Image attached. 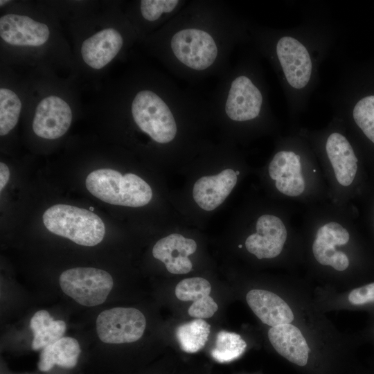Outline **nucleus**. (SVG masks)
Segmentation results:
<instances>
[{
  "label": "nucleus",
  "instance_id": "f257e3e1",
  "mask_svg": "<svg viewBox=\"0 0 374 374\" xmlns=\"http://www.w3.org/2000/svg\"><path fill=\"white\" fill-rule=\"evenodd\" d=\"M87 189L93 196L106 203L141 207L152 197L149 184L133 173L122 175L117 170L102 168L92 171L85 180Z\"/></svg>",
  "mask_w": 374,
  "mask_h": 374
},
{
  "label": "nucleus",
  "instance_id": "f03ea898",
  "mask_svg": "<svg viewBox=\"0 0 374 374\" xmlns=\"http://www.w3.org/2000/svg\"><path fill=\"white\" fill-rule=\"evenodd\" d=\"M42 220L50 232L82 246L97 245L105 233V224L98 215L71 205L58 204L51 206L44 213Z\"/></svg>",
  "mask_w": 374,
  "mask_h": 374
},
{
  "label": "nucleus",
  "instance_id": "7ed1b4c3",
  "mask_svg": "<svg viewBox=\"0 0 374 374\" xmlns=\"http://www.w3.org/2000/svg\"><path fill=\"white\" fill-rule=\"evenodd\" d=\"M132 114L139 127L159 143L174 139L177 125L168 105L155 93L139 91L132 104Z\"/></svg>",
  "mask_w": 374,
  "mask_h": 374
},
{
  "label": "nucleus",
  "instance_id": "20e7f679",
  "mask_svg": "<svg viewBox=\"0 0 374 374\" xmlns=\"http://www.w3.org/2000/svg\"><path fill=\"white\" fill-rule=\"evenodd\" d=\"M62 292L78 303L93 307L103 303L114 286L112 276L93 267H75L64 271L59 278Z\"/></svg>",
  "mask_w": 374,
  "mask_h": 374
},
{
  "label": "nucleus",
  "instance_id": "39448f33",
  "mask_svg": "<svg viewBox=\"0 0 374 374\" xmlns=\"http://www.w3.org/2000/svg\"><path fill=\"white\" fill-rule=\"evenodd\" d=\"M96 323L103 342L119 344L138 341L145 331L146 319L138 309L118 307L101 312Z\"/></svg>",
  "mask_w": 374,
  "mask_h": 374
},
{
  "label": "nucleus",
  "instance_id": "423d86ee",
  "mask_svg": "<svg viewBox=\"0 0 374 374\" xmlns=\"http://www.w3.org/2000/svg\"><path fill=\"white\" fill-rule=\"evenodd\" d=\"M171 48L181 62L195 70L206 69L217 55L213 37L199 29L188 28L177 32L171 39Z\"/></svg>",
  "mask_w": 374,
  "mask_h": 374
},
{
  "label": "nucleus",
  "instance_id": "0eeeda50",
  "mask_svg": "<svg viewBox=\"0 0 374 374\" xmlns=\"http://www.w3.org/2000/svg\"><path fill=\"white\" fill-rule=\"evenodd\" d=\"M256 229V232L246 239L247 251L258 259L277 257L287 236L283 221L274 215L264 214L257 220Z\"/></svg>",
  "mask_w": 374,
  "mask_h": 374
},
{
  "label": "nucleus",
  "instance_id": "6e6552de",
  "mask_svg": "<svg viewBox=\"0 0 374 374\" xmlns=\"http://www.w3.org/2000/svg\"><path fill=\"white\" fill-rule=\"evenodd\" d=\"M71 121L72 112L67 103L58 96H51L37 106L32 126L37 136L55 139L67 132Z\"/></svg>",
  "mask_w": 374,
  "mask_h": 374
},
{
  "label": "nucleus",
  "instance_id": "1a4fd4ad",
  "mask_svg": "<svg viewBox=\"0 0 374 374\" xmlns=\"http://www.w3.org/2000/svg\"><path fill=\"white\" fill-rule=\"evenodd\" d=\"M276 53L288 83L302 89L308 83L312 62L306 48L292 37H283L277 43Z\"/></svg>",
  "mask_w": 374,
  "mask_h": 374
},
{
  "label": "nucleus",
  "instance_id": "9d476101",
  "mask_svg": "<svg viewBox=\"0 0 374 374\" xmlns=\"http://www.w3.org/2000/svg\"><path fill=\"white\" fill-rule=\"evenodd\" d=\"M49 34L46 24L25 15L7 14L0 19V36L11 45L41 46L47 42Z\"/></svg>",
  "mask_w": 374,
  "mask_h": 374
},
{
  "label": "nucleus",
  "instance_id": "9b49d317",
  "mask_svg": "<svg viewBox=\"0 0 374 374\" xmlns=\"http://www.w3.org/2000/svg\"><path fill=\"white\" fill-rule=\"evenodd\" d=\"M197 247L194 240L181 234L172 233L156 242L152 248V255L165 264L170 273L184 274L193 268L188 256L195 253Z\"/></svg>",
  "mask_w": 374,
  "mask_h": 374
},
{
  "label": "nucleus",
  "instance_id": "f8f14e48",
  "mask_svg": "<svg viewBox=\"0 0 374 374\" xmlns=\"http://www.w3.org/2000/svg\"><path fill=\"white\" fill-rule=\"evenodd\" d=\"M262 103V97L259 89L249 78L242 75L231 83L225 111L231 120L249 121L258 116Z\"/></svg>",
  "mask_w": 374,
  "mask_h": 374
},
{
  "label": "nucleus",
  "instance_id": "ddd939ff",
  "mask_svg": "<svg viewBox=\"0 0 374 374\" xmlns=\"http://www.w3.org/2000/svg\"><path fill=\"white\" fill-rule=\"evenodd\" d=\"M237 180L235 172L231 168L223 170L215 175L202 177L194 184L193 199L203 210L213 211L229 195Z\"/></svg>",
  "mask_w": 374,
  "mask_h": 374
},
{
  "label": "nucleus",
  "instance_id": "4468645a",
  "mask_svg": "<svg viewBox=\"0 0 374 374\" xmlns=\"http://www.w3.org/2000/svg\"><path fill=\"white\" fill-rule=\"evenodd\" d=\"M326 150L336 179L343 186H349L358 172V159L348 139L334 132L326 141Z\"/></svg>",
  "mask_w": 374,
  "mask_h": 374
},
{
  "label": "nucleus",
  "instance_id": "2eb2a0df",
  "mask_svg": "<svg viewBox=\"0 0 374 374\" xmlns=\"http://www.w3.org/2000/svg\"><path fill=\"white\" fill-rule=\"evenodd\" d=\"M210 283L201 277L187 278L178 283L175 296L183 301H193L188 310V314L196 319L213 317L218 309L217 304L210 296Z\"/></svg>",
  "mask_w": 374,
  "mask_h": 374
},
{
  "label": "nucleus",
  "instance_id": "dca6fc26",
  "mask_svg": "<svg viewBox=\"0 0 374 374\" xmlns=\"http://www.w3.org/2000/svg\"><path fill=\"white\" fill-rule=\"evenodd\" d=\"M123 43V37L116 29L102 30L83 42L82 59L91 68L100 69L115 57Z\"/></svg>",
  "mask_w": 374,
  "mask_h": 374
},
{
  "label": "nucleus",
  "instance_id": "f3484780",
  "mask_svg": "<svg viewBox=\"0 0 374 374\" xmlns=\"http://www.w3.org/2000/svg\"><path fill=\"white\" fill-rule=\"evenodd\" d=\"M247 304L260 321L269 326L290 323L294 314L287 303L276 294L252 290L246 296Z\"/></svg>",
  "mask_w": 374,
  "mask_h": 374
},
{
  "label": "nucleus",
  "instance_id": "a211bd4d",
  "mask_svg": "<svg viewBox=\"0 0 374 374\" xmlns=\"http://www.w3.org/2000/svg\"><path fill=\"white\" fill-rule=\"evenodd\" d=\"M268 338L281 356L296 365H306L310 348L297 327L290 323L271 327L268 332Z\"/></svg>",
  "mask_w": 374,
  "mask_h": 374
},
{
  "label": "nucleus",
  "instance_id": "6ab92c4d",
  "mask_svg": "<svg viewBox=\"0 0 374 374\" xmlns=\"http://www.w3.org/2000/svg\"><path fill=\"white\" fill-rule=\"evenodd\" d=\"M81 349L78 341L69 337H62L42 350L38 369L42 372L49 371L55 365L71 369L78 360Z\"/></svg>",
  "mask_w": 374,
  "mask_h": 374
},
{
  "label": "nucleus",
  "instance_id": "aec40b11",
  "mask_svg": "<svg viewBox=\"0 0 374 374\" xmlns=\"http://www.w3.org/2000/svg\"><path fill=\"white\" fill-rule=\"evenodd\" d=\"M66 327L64 321L55 320L46 310L36 312L30 321V328L33 333L32 349L42 350L55 342L62 337Z\"/></svg>",
  "mask_w": 374,
  "mask_h": 374
},
{
  "label": "nucleus",
  "instance_id": "412c9836",
  "mask_svg": "<svg viewBox=\"0 0 374 374\" xmlns=\"http://www.w3.org/2000/svg\"><path fill=\"white\" fill-rule=\"evenodd\" d=\"M211 326L202 319H195L178 326L176 338L182 350L194 353L206 344L210 334Z\"/></svg>",
  "mask_w": 374,
  "mask_h": 374
},
{
  "label": "nucleus",
  "instance_id": "4be33fe9",
  "mask_svg": "<svg viewBox=\"0 0 374 374\" xmlns=\"http://www.w3.org/2000/svg\"><path fill=\"white\" fill-rule=\"evenodd\" d=\"M246 348L247 343L240 335L222 330L216 336L215 344L211 350V356L218 362H229L241 356Z\"/></svg>",
  "mask_w": 374,
  "mask_h": 374
},
{
  "label": "nucleus",
  "instance_id": "5701e85b",
  "mask_svg": "<svg viewBox=\"0 0 374 374\" xmlns=\"http://www.w3.org/2000/svg\"><path fill=\"white\" fill-rule=\"evenodd\" d=\"M275 185L279 192L290 197H296L303 193L305 183L301 174L299 155L291 152L285 170L283 175L275 181Z\"/></svg>",
  "mask_w": 374,
  "mask_h": 374
},
{
  "label": "nucleus",
  "instance_id": "b1692460",
  "mask_svg": "<svg viewBox=\"0 0 374 374\" xmlns=\"http://www.w3.org/2000/svg\"><path fill=\"white\" fill-rule=\"evenodd\" d=\"M21 109L18 96L12 91L0 89V135L10 132L17 125Z\"/></svg>",
  "mask_w": 374,
  "mask_h": 374
},
{
  "label": "nucleus",
  "instance_id": "393cba45",
  "mask_svg": "<svg viewBox=\"0 0 374 374\" xmlns=\"http://www.w3.org/2000/svg\"><path fill=\"white\" fill-rule=\"evenodd\" d=\"M336 244L316 235L312 252L316 260L322 265H328L337 271L346 269L350 264L348 256L335 249Z\"/></svg>",
  "mask_w": 374,
  "mask_h": 374
},
{
  "label": "nucleus",
  "instance_id": "a878e982",
  "mask_svg": "<svg viewBox=\"0 0 374 374\" xmlns=\"http://www.w3.org/2000/svg\"><path fill=\"white\" fill-rule=\"evenodd\" d=\"M353 115L357 125L374 144V96L364 97L358 101Z\"/></svg>",
  "mask_w": 374,
  "mask_h": 374
},
{
  "label": "nucleus",
  "instance_id": "bb28decb",
  "mask_svg": "<svg viewBox=\"0 0 374 374\" xmlns=\"http://www.w3.org/2000/svg\"><path fill=\"white\" fill-rule=\"evenodd\" d=\"M178 3L177 0H143L141 1V14L145 19L155 21L162 13L172 12Z\"/></svg>",
  "mask_w": 374,
  "mask_h": 374
},
{
  "label": "nucleus",
  "instance_id": "cd10ccee",
  "mask_svg": "<svg viewBox=\"0 0 374 374\" xmlns=\"http://www.w3.org/2000/svg\"><path fill=\"white\" fill-rule=\"evenodd\" d=\"M316 235L329 240L337 246L346 244L350 240L348 230L335 222H330L319 227Z\"/></svg>",
  "mask_w": 374,
  "mask_h": 374
},
{
  "label": "nucleus",
  "instance_id": "c85d7f7f",
  "mask_svg": "<svg viewBox=\"0 0 374 374\" xmlns=\"http://www.w3.org/2000/svg\"><path fill=\"white\" fill-rule=\"evenodd\" d=\"M348 300L356 306L374 305V282L353 289L349 293Z\"/></svg>",
  "mask_w": 374,
  "mask_h": 374
},
{
  "label": "nucleus",
  "instance_id": "c756f323",
  "mask_svg": "<svg viewBox=\"0 0 374 374\" xmlns=\"http://www.w3.org/2000/svg\"><path fill=\"white\" fill-rule=\"evenodd\" d=\"M290 154H291V151L283 150L274 155L268 169L271 179L276 181L283 175L289 162Z\"/></svg>",
  "mask_w": 374,
  "mask_h": 374
},
{
  "label": "nucleus",
  "instance_id": "7c9ffc66",
  "mask_svg": "<svg viewBox=\"0 0 374 374\" xmlns=\"http://www.w3.org/2000/svg\"><path fill=\"white\" fill-rule=\"evenodd\" d=\"M10 178L8 167L4 163H0V191L6 186Z\"/></svg>",
  "mask_w": 374,
  "mask_h": 374
},
{
  "label": "nucleus",
  "instance_id": "2f4dec72",
  "mask_svg": "<svg viewBox=\"0 0 374 374\" xmlns=\"http://www.w3.org/2000/svg\"><path fill=\"white\" fill-rule=\"evenodd\" d=\"M8 2H9V1H8V0H1L0 1V5L3 6V5L7 3Z\"/></svg>",
  "mask_w": 374,
  "mask_h": 374
},
{
  "label": "nucleus",
  "instance_id": "473e14b6",
  "mask_svg": "<svg viewBox=\"0 0 374 374\" xmlns=\"http://www.w3.org/2000/svg\"><path fill=\"white\" fill-rule=\"evenodd\" d=\"M373 229H374V208H373Z\"/></svg>",
  "mask_w": 374,
  "mask_h": 374
},
{
  "label": "nucleus",
  "instance_id": "72a5a7b5",
  "mask_svg": "<svg viewBox=\"0 0 374 374\" xmlns=\"http://www.w3.org/2000/svg\"><path fill=\"white\" fill-rule=\"evenodd\" d=\"M235 173H236V175H237V176H238V175H240V171L237 170V171L235 172Z\"/></svg>",
  "mask_w": 374,
  "mask_h": 374
},
{
  "label": "nucleus",
  "instance_id": "f704fd0d",
  "mask_svg": "<svg viewBox=\"0 0 374 374\" xmlns=\"http://www.w3.org/2000/svg\"><path fill=\"white\" fill-rule=\"evenodd\" d=\"M238 247H239V248H242V244H239V245H238Z\"/></svg>",
  "mask_w": 374,
  "mask_h": 374
},
{
  "label": "nucleus",
  "instance_id": "c9c22d12",
  "mask_svg": "<svg viewBox=\"0 0 374 374\" xmlns=\"http://www.w3.org/2000/svg\"><path fill=\"white\" fill-rule=\"evenodd\" d=\"M90 210H91V211H93V207H90Z\"/></svg>",
  "mask_w": 374,
  "mask_h": 374
}]
</instances>
